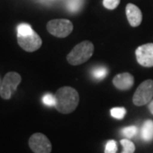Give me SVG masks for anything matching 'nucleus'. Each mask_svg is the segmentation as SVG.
<instances>
[{"instance_id": "f8f14e48", "label": "nucleus", "mask_w": 153, "mask_h": 153, "mask_svg": "<svg viewBox=\"0 0 153 153\" xmlns=\"http://www.w3.org/2000/svg\"><path fill=\"white\" fill-rule=\"evenodd\" d=\"M123 150L120 153H134L135 151V146L131 140L128 139H123L120 140Z\"/></svg>"}, {"instance_id": "9d476101", "label": "nucleus", "mask_w": 153, "mask_h": 153, "mask_svg": "<svg viewBox=\"0 0 153 153\" xmlns=\"http://www.w3.org/2000/svg\"><path fill=\"white\" fill-rule=\"evenodd\" d=\"M126 16L130 26L133 27H139L142 22L141 10L133 4H128L126 6Z\"/></svg>"}, {"instance_id": "20e7f679", "label": "nucleus", "mask_w": 153, "mask_h": 153, "mask_svg": "<svg viewBox=\"0 0 153 153\" xmlns=\"http://www.w3.org/2000/svg\"><path fill=\"white\" fill-rule=\"evenodd\" d=\"M153 97V80L148 79L140 84L133 96V103L137 106L149 104Z\"/></svg>"}, {"instance_id": "f257e3e1", "label": "nucleus", "mask_w": 153, "mask_h": 153, "mask_svg": "<svg viewBox=\"0 0 153 153\" xmlns=\"http://www.w3.org/2000/svg\"><path fill=\"white\" fill-rule=\"evenodd\" d=\"M56 110L62 114H69L75 111L79 102V95L71 87L60 88L55 92Z\"/></svg>"}, {"instance_id": "7ed1b4c3", "label": "nucleus", "mask_w": 153, "mask_h": 153, "mask_svg": "<svg viewBox=\"0 0 153 153\" xmlns=\"http://www.w3.org/2000/svg\"><path fill=\"white\" fill-rule=\"evenodd\" d=\"M22 82V76L15 71H10L4 77L1 87L0 96L4 100H10L12 94L16 90L17 86Z\"/></svg>"}, {"instance_id": "dca6fc26", "label": "nucleus", "mask_w": 153, "mask_h": 153, "mask_svg": "<svg viewBox=\"0 0 153 153\" xmlns=\"http://www.w3.org/2000/svg\"><path fill=\"white\" fill-rule=\"evenodd\" d=\"M43 103L45 105L48 106H55L56 104V100H55V96L53 95L52 94H46L43 96Z\"/></svg>"}, {"instance_id": "aec40b11", "label": "nucleus", "mask_w": 153, "mask_h": 153, "mask_svg": "<svg viewBox=\"0 0 153 153\" xmlns=\"http://www.w3.org/2000/svg\"><path fill=\"white\" fill-rule=\"evenodd\" d=\"M148 108H149V110H150L151 113L153 115V100H151V102H150L149 105H148Z\"/></svg>"}, {"instance_id": "39448f33", "label": "nucleus", "mask_w": 153, "mask_h": 153, "mask_svg": "<svg viewBox=\"0 0 153 153\" xmlns=\"http://www.w3.org/2000/svg\"><path fill=\"white\" fill-rule=\"evenodd\" d=\"M47 30L50 34L57 38H66L73 30V25L69 20L56 19L51 20L47 24Z\"/></svg>"}, {"instance_id": "4468645a", "label": "nucleus", "mask_w": 153, "mask_h": 153, "mask_svg": "<svg viewBox=\"0 0 153 153\" xmlns=\"http://www.w3.org/2000/svg\"><path fill=\"white\" fill-rule=\"evenodd\" d=\"M34 31L29 24L22 23L17 27V36H27L32 34Z\"/></svg>"}, {"instance_id": "1a4fd4ad", "label": "nucleus", "mask_w": 153, "mask_h": 153, "mask_svg": "<svg viewBox=\"0 0 153 153\" xmlns=\"http://www.w3.org/2000/svg\"><path fill=\"white\" fill-rule=\"evenodd\" d=\"M112 82L117 88L120 90H128L131 88L134 82V78L128 72H123L114 76Z\"/></svg>"}, {"instance_id": "f3484780", "label": "nucleus", "mask_w": 153, "mask_h": 153, "mask_svg": "<svg viewBox=\"0 0 153 153\" xmlns=\"http://www.w3.org/2000/svg\"><path fill=\"white\" fill-rule=\"evenodd\" d=\"M117 143L113 140H111L105 145V153H117Z\"/></svg>"}, {"instance_id": "423d86ee", "label": "nucleus", "mask_w": 153, "mask_h": 153, "mask_svg": "<svg viewBox=\"0 0 153 153\" xmlns=\"http://www.w3.org/2000/svg\"><path fill=\"white\" fill-rule=\"evenodd\" d=\"M29 146L34 153H50L52 151L49 140L41 133H35L30 137Z\"/></svg>"}, {"instance_id": "ddd939ff", "label": "nucleus", "mask_w": 153, "mask_h": 153, "mask_svg": "<svg viewBox=\"0 0 153 153\" xmlns=\"http://www.w3.org/2000/svg\"><path fill=\"white\" fill-rule=\"evenodd\" d=\"M108 70L105 66H97L92 71V75L96 80H102L106 76Z\"/></svg>"}, {"instance_id": "9b49d317", "label": "nucleus", "mask_w": 153, "mask_h": 153, "mask_svg": "<svg viewBox=\"0 0 153 153\" xmlns=\"http://www.w3.org/2000/svg\"><path fill=\"white\" fill-rule=\"evenodd\" d=\"M141 136H142L143 140L150 142L153 140V121L146 120L142 126L141 129Z\"/></svg>"}, {"instance_id": "0eeeda50", "label": "nucleus", "mask_w": 153, "mask_h": 153, "mask_svg": "<svg viewBox=\"0 0 153 153\" xmlns=\"http://www.w3.org/2000/svg\"><path fill=\"white\" fill-rule=\"evenodd\" d=\"M18 44L27 52H34L42 46V39L36 32L27 36H17Z\"/></svg>"}, {"instance_id": "f03ea898", "label": "nucleus", "mask_w": 153, "mask_h": 153, "mask_svg": "<svg viewBox=\"0 0 153 153\" xmlns=\"http://www.w3.org/2000/svg\"><path fill=\"white\" fill-rule=\"evenodd\" d=\"M94 44L90 41L81 42L71 49L66 56V60L72 66H78L90 59L94 53Z\"/></svg>"}, {"instance_id": "6ab92c4d", "label": "nucleus", "mask_w": 153, "mask_h": 153, "mask_svg": "<svg viewBox=\"0 0 153 153\" xmlns=\"http://www.w3.org/2000/svg\"><path fill=\"white\" fill-rule=\"evenodd\" d=\"M120 4V0H103V5L108 10H114Z\"/></svg>"}, {"instance_id": "6e6552de", "label": "nucleus", "mask_w": 153, "mask_h": 153, "mask_svg": "<svg viewBox=\"0 0 153 153\" xmlns=\"http://www.w3.org/2000/svg\"><path fill=\"white\" fill-rule=\"evenodd\" d=\"M136 60L140 65L145 67L153 66V44H143L135 51Z\"/></svg>"}, {"instance_id": "a211bd4d", "label": "nucleus", "mask_w": 153, "mask_h": 153, "mask_svg": "<svg viewBox=\"0 0 153 153\" xmlns=\"http://www.w3.org/2000/svg\"><path fill=\"white\" fill-rule=\"evenodd\" d=\"M123 134L127 138H132L134 137L138 132V128L136 126H128V127H126L124 128L123 130Z\"/></svg>"}, {"instance_id": "2eb2a0df", "label": "nucleus", "mask_w": 153, "mask_h": 153, "mask_svg": "<svg viewBox=\"0 0 153 153\" xmlns=\"http://www.w3.org/2000/svg\"><path fill=\"white\" fill-rule=\"evenodd\" d=\"M111 115L116 119H123L126 115V109L123 107H115L111 110Z\"/></svg>"}]
</instances>
